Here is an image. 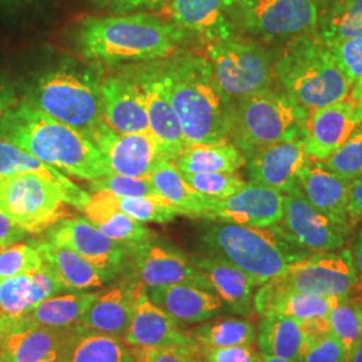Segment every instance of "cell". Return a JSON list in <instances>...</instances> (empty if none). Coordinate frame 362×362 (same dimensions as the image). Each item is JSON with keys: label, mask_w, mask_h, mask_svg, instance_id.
<instances>
[{"label": "cell", "mask_w": 362, "mask_h": 362, "mask_svg": "<svg viewBox=\"0 0 362 362\" xmlns=\"http://www.w3.org/2000/svg\"><path fill=\"white\" fill-rule=\"evenodd\" d=\"M172 161L182 173H235L246 165L247 158L233 143L223 141L185 146Z\"/></svg>", "instance_id": "836d02e7"}, {"label": "cell", "mask_w": 362, "mask_h": 362, "mask_svg": "<svg viewBox=\"0 0 362 362\" xmlns=\"http://www.w3.org/2000/svg\"><path fill=\"white\" fill-rule=\"evenodd\" d=\"M45 266L38 248L33 243H13L0 248V281L26 272H37Z\"/></svg>", "instance_id": "7bdbcfd3"}, {"label": "cell", "mask_w": 362, "mask_h": 362, "mask_svg": "<svg viewBox=\"0 0 362 362\" xmlns=\"http://www.w3.org/2000/svg\"><path fill=\"white\" fill-rule=\"evenodd\" d=\"M119 211L140 223L165 224L180 212L164 197H118Z\"/></svg>", "instance_id": "60d3db41"}, {"label": "cell", "mask_w": 362, "mask_h": 362, "mask_svg": "<svg viewBox=\"0 0 362 362\" xmlns=\"http://www.w3.org/2000/svg\"><path fill=\"white\" fill-rule=\"evenodd\" d=\"M356 303H357V308H358V313H360V320H361V326H362V296L358 298V299H356Z\"/></svg>", "instance_id": "94428289"}, {"label": "cell", "mask_w": 362, "mask_h": 362, "mask_svg": "<svg viewBox=\"0 0 362 362\" xmlns=\"http://www.w3.org/2000/svg\"><path fill=\"white\" fill-rule=\"evenodd\" d=\"M45 362H66V354L65 356H61V357H58V358H54V360H50V361Z\"/></svg>", "instance_id": "6125c7cd"}, {"label": "cell", "mask_w": 362, "mask_h": 362, "mask_svg": "<svg viewBox=\"0 0 362 362\" xmlns=\"http://www.w3.org/2000/svg\"><path fill=\"white\" fill-rule=\"evenodd\" d=\"M348 98L354 106L356 112L362 116V76L351 83Z\"/></svg>", "instance_id": "9f6ffc18"}, {"label": "cell", "mask_w": 362, "mask_h": 362, "mask_svg": "<svg viewBox=\"0 0 362 362\" xmlns=\"http://www.w3.org/2000/svg\"><path fill=\"white\" fill-rule=\"evenodd\" d=\"M309 113L276 86L233 101L228 140L243 155L303 139Z\"/></svg>", "instance_id": "8992f818"}, {"label": "cell", "mask_w": 362, "mask_h": 362, "mask_svg": "<svg viewBox=\"0 0 362 362\" xmlns=\"http://www.w3.org/2000/svg\"><path fill=\"white\" fill-rule=\"evenodd\" d=\"M78 326L52 329L19 318L0 329V362H45L65 356Z\"/></svg>", "instance_id": "e0dca14e"}, {"label": "cell", "mask_w": 362, "mask_h": 362, "mask_svg": "<svg viewBox=\"0 0 362 362\" xmlns=\"http://www.w3.org/2000/svg\"><path fill=\"white\" fill-rule=\"evenodd\" d=\"M28 233L0 209V248L23 240Z\"/></svg>", "instance_id": "816d5d0a"}, {"label": "cell", "mask_w": 362, "mask_h": 362, "mask_svg": "<svg viewBox=\"0 0 362 362\" xmlns=\"http://www.w3.org/2000/svg\"><path fill=\"white\" fill-rule=\"evenodd\" d=\"M127 252L132 258V274L144 288L185 285L215 293L207 276L194 267L189 257L156 235Z\"/></svg>", "instance_id": "7c38bea8"}, {"label": "cell", "mask_w": 362, "mask_h": 362, "mask_svg": "<svg viewBox=\"0 0 362 362\" xmlns=\"http://www.w3.org/2000/svg\"><path fill=\"white\" fill-rule=\"evenodd\" d=\"M326 321L330 333L336 337L350 356L362 341L361 320L356 299L350 297L334 299Z\"/></svg>", "instance_id": "f35d334b"}, {"label": "cell", "mask_w": 362, "mask_h": 362, "mask_svg": "<svg viewBox=\"0 0 362 362\" xmlns=\"http://www.w3.org/2000/svg\"><path fill=\"white\" fill-rule=\"evenodd\" d=\"M348 362H362V341L356 346V349L350 353Z\"/></svg>", "instance_id": "680465c9"}, {"label": "cell", "mask_w": 362, "mask_h": 362, "mask_svg": "<svg viewBox=\"0 0 362 362\" xmlns=\"http://www.w3.org/2000/svg\"><path fill=\"white\" fill-rule=\"evenodd\" d=\"M284 218V194L264 185L246 182L236 194L208 202L207 218L247 227H270Z\"/></svg>", "instance_id": "ac0fdd59"}, {"label": "cell", "mask_w": 362, "mask_h": 362, "mask_svg": "<svg viewBox=\"0 0 362 362\" xmlns=\"http://www.w3.org/2000/svg\"><path fill=\"white\" fill-rule=\"evenodd\" d=\"M100 101L103 121L112 129L151 134L143 93L125 67L100 77Z\"/></svg>", "instance_id": "d6986e66"}, {"label": "cell", "mask_w": 362, "mask_h": 362, "mask_svg": "<svg viewBox=\"0 0 362 362\" xmlns=\"http://www.w3.org/2000/svg\"><path fill=\"white\" fill-rule=\"evenodd\" d=\"M91 192L107 191L118 197H157V194L148 177H130L122 175H107L103 179L89 181Z\"/></svg>", "instance_id": "f6af8a7d"}, {"label": "cell", "mask_w": 362, "mask_h": 362, "mask_svg": "<svg viewBox=\"0 0 362 362\" xmlns=\"http://www.w3.org/2000/svg\"><path fill=\"white\" fill-rule=\"evenodd\" d=\"M272 281L286 290L336 299L349 298L360 282L349 248L310 254Z\"/></svg>", "instance_id": "8fae6325"}, {"label": "cell", "mask_w": 362, "mask_h": 362, "mask_svg": "<svg viewBox=\"0 0 362 362\" xmlns=\"http://www.w3.org/2000/svg\"><path fill=\"white\" fill-rule=\"evenodd\" d=\"M161 65L185 145L230 141L233 100L220 89L207 57L176 52Z\"/></svg>", "instance_id": "7a4b0ae2"}, {"label": "cell", "mask_w": 362, "mask_h": 362, "mask_svg": "<svg viewBox=\"0 0 362 362\" xmlns=\"http://www.w3.org/2000/svg\"><path fill=\"white\" fill-rule=\"evenodd\" d=\"M34 1H38V0H0V7H18V6H25Z\"/></svg>", "instance_id": "6f0895ef"}, {"label": "cell", "mask_w": 362, "mask_h": 362, "mask_svg": "<svg viewBox=\"0 0 362 362\" xmlns=\"http://www.w3.org/2000/svg\"><path fill=\"white\" fill-rule=\"evenodd\" d=\"M70 197L62 187L38 175L0 176V209L27 233H46L69 218Z\"/></svg>", "instance_id": "30bf717a"}, {"label": "cell", "mask_w": 362, "mask_h": 362, "mask_svg": "<svg viewBox=\"0 0 362 362\" xmlns=\"http://www.w3.org/2000/svg\"><path fill=\"white\" fill-rule=\"evenodd\" d=\"M148 179L156 192L176 208L180 215L207 218L209 197L197 194L191 188L172 160H160Z\"/></svg>", "instance_id": "1f68e13d"}, {"label": "cell", "mask_w": 362, "mask_h": 362, "mask_svg": "<svg viewBox=\"0 0 362 362\" xmlns=\"http://www.w3.org/2000/svg\"><path fill=\"white\" fill-rule=\"evenodd\" d=\"M187 38L167 19L145 13L90 16L76 30L81 55L109 66L167 59L179 52Z\"/></svg>", "instance_id": "6da1fadb"}, {"label": "cell", "mask_w": 362, "mask_h": 362, "mask_svg": "<svg viewBox=\"0 0 362 362\" xmlns=\"http://www.w3.org/2000/svg\"><path fill=\"white\" fill-rule=\"evenodd\" d=\"M349 354L332 333L311 339L300 356L299 362H348Z\"/></svg>", "instance_id": "7dc6e473"}, {"label": "cell", "mask_w": 362, "mask_h": 362, "mask_svg": "<svg viewBox=\"0 0 362 362\" xmlns=\"http://www.w3.org/2000/svg\"><path fill=\"white\" fill-rule=\"evenodd\" d=\"M348 218L351 227L362 220V175L350 182Z\"/></svg>", "instance_id": "f5cc1de1"}, {"label": "cell", "mask_w": 362, "mask_h": 362, "mask_svg": "<svg viewBox=\"0 0 362 362\" xmlns=\"http://www.w3.org/2000/svg\"><path fill=\"white\" fill-rule=\"evenodd\" d=\"M257 345L260 354L299 361L306 346L303 326L284 315H266L257 330Z\"/></svg>", "instance_id": "d6a6232c"}, {"label": "cell", "mask_w": 362, "mask_h": 362, "mask_svg": "<svg viewBox=\"0 0 362 362\" xmlns=\"http://www.w3.org/2000/svg\"><path fill=\"white\" fill-rule=\"evenodd\" d=\"M206 57L220 89L233 101L274 86L275 52L235 34L206 45Z\"/></svg>", "instance_id": "9c48e42d"}, {"label": "cell", "mask_w": 362, "mask_h": 362, "mask_svg": "<svg viewBox=\"0 0 362 362\" xmlns=\"http://www.w3.org/2000/svg\"><path fill=\"white\" fill-rule=\"evenodd\" d=\"M38 248L45 264L52 270L67 293L103 287L113 281L107 274L95 269L86 259L70 248L54 245L46 239L31 242Z\"/></svg>", "instance_id": "f546056e"}, {"label": "cell", "mask_w": 362, "mask_h": 362, "mask_svg": "<svg viewBox=\"0 0 362 362\" xmlns=\"http://www.w3.org/2000/svg\"><path fill=\"white\" fill-rule=\"evenodd\" d=\"M325 168L336 173L346 182L356 180L362 175V130L360 128L351 133L349 139L342 144L336 152L324 161H320Z\"/></svg>", "instance_id": "ab89813d"}, {"label": "cell", "mask_w": 362, "mask_h": 362, "mask_svg": "<svg viewBox=\"0 0 362 362\" xmlns=\"http://www.w3.org/2000/svg\"><path fill=\"white\" fill-rule=\"evenodd\" d=\"M202 350L203 360L206 362H258L260 356V353L254 349V345Z\"/></svg>", "instance_id": "681fc988"}, {"label": "cell", "mask_w": 362, "mask_h": 362, "mask_svg": "<svg viewBox=\"0 0 362 362\" xmlns=\"http://www.w3.org/2000/svg\"><path fill=\"white\" fill-rule=\"evenodd\" d=\"M141 288L143 286L130 272L119 284L100 293L81 317L79 325L122 339L129 329L136 297Z\"/></svg>", "instance_id": "d4e9b609"}, {"label": "cell", "mask_w": 362, "mask_h": 362, "mask_svg": "<svg viewBox=\"0 0 362 362\" xmlns=\"http://www.w3.org/2000/svg\"><path fill=\"white\" fill-rule=\"evenodd\" d=\"M362 122L349 98L311 112L305 127L303 149L309 161H324L345 143Z\"/></svg>", "instance_id": "44dd1931"}, {"label": "cell", "mask_w": 362, "mask_h": 362, "mask_svg": "<svg viewBox=\"0 0 362 362\" xmlns=\"http://www.w3.org/2000/svg\"><path fill=\"white\" fill-rule=\"evenodd\" d=\"M272 71L276 88L309 115L345 100L351 88L329 46L314 34L284 45Z\"/></svg>", "instance_id": "277c9868"}, {"label": "cell", "mask_w": 362, "mask_h": 362, "mask_svg": "<svg viewBox=\"0 0 362 362\" xmlns=\"http://www.w3.org/2000/svg\"><path fill=\"white\" fill-rule=\"evenodd\" d=\"M145 291L155 305L179 324H204L216 318L224 309L215 293L194 286H160Z\"/></svg>", "instance_id": "83f0119b"}, {"label": "cell", "mask_w": 362, "mask_h": 362, "mask_svg": "<svg viewBox=\"0 0 362 362\" xmlns=\"http://www.w3.org/2000/svg\"><path fill=\"white\" fill-rule=\"evenodd\" d=\"M327 45V43H326ZM350 85L362 76V35L327 45Z\"/></svg>", "instance_id": "bcb514c9"}, {"label": "cell", "mask_w": 362, "mask_h": 362, "mask_svg": "<svg viewBox=\"0 0 362 362\" xmlns=\"http://www.w3.org/2000/svg\"><path fill=\"white\" fill-rule=\"evenodd\" d=\"M85 137L104 156L112 173L148 177L157 163L165 158L151 134H122L107 127L101 119Z\"/></svg>", "instance_id": "5bb4252c"}, {"label": "cell", "mask_w": 362, "mask_h": 362, "mask_svg": "<svg viewBox=\"0 0 362 362\" xmlns=\"http://www.w3.org/2000/svg\"><path fill=\"white\" fill-rule=\"evenodd\" d=\"M0 137L76 179L93 181L112 175L104 156L82 133L25 100L0 119Z\"/></svg>", "instance_id": "3957f363"}, {"label": "cell", "mask_w": 362, "mask_h": 362, "mask_svg": "<svg viewBox=\"0 0 362 362\" xmlns=\"http://www.w3.org/2000/svg\"><path fill=\"white\" fill-rule=\"evenodd\" d=\"M188 333L202 349L254 345L257 341L255 325L243 318H220L208 321Z\"/></svg>", "instance_id": "74e56055"}, {"label": "cell", "mask_w": 362, "mask_h": 362, "mask_svg": "<svg viewBox=\"0 0 362 362\" xmlns=\"http://www.w3.org/2000/svg\"><path fill=\"white\" fill-rule=\"evenodd\" d=\"M192 264L211 282L223 306L236 315L250 317L254 310V281L233 263L214 254L189 257Z\"/></svg>", "instance_id": "484cf974"}, {"label": "cell", "mask_w": 362, "mask_h": 362, "mask_svg": "<svg viewBox=\"0 0 362 362\" xmlns=\"http://www.w3.org/2000/svg\"><path fill=\"white\" fill-rule=\"evenodd\" d=\"M303 139L275 144L247 158L250 182L264 185L282 194L299 187L298 172L308 163Z\"/></svg>", "instance_id": "603a6c76"}, {"label": "cell", "mask_w": 362, "mask_h": 362, "mask_svg": "<svg viewBox=\"0 0 362 362\" xmlns=\"http://www.w3.org/2000/svg\"><path fill=\"white\" fill-rule=\"evenodd\" d=\"M43 239L73 250L113 279L125 269L127 248L100 231L88 218L61 220L46 231Z\"/></svg>", "instance_id": "2e32d148"}, {"label": "cell", "mask_w": 362, "mask_h": 362, "mask_svg": "<svg viewBox=\"0 0 362 362\" xmlns=\"http://www.w3.org/2000/svg\"><path fill=\"white\" fill-rule=\"evenodd\" d=\"M25 101L83 136L103 119L100 77L93 70L69 65L46 70L31 82Z\"/></svg>", "instance_id": "52a82bcc"}, {"label": "cell", "mask_w": 362, "mask_h": 362, "mask_svg": "<svg viewBox=\"0 0 362 362\" xmlns=\"http://www.w3.org/2000/svg\"><path fill=\"white\" fill-rule=\"evenodd\" d=\"M18 104L19 100L16 97L13 82L8 78L0 76V119Z\"/></svg>", "instance_id": "db71d44e"}, {"label": "cell", "mask_w": 362, "mask_h": 362, "mask_svg": "<svg viewBox=\"0 0 362 362\" xmlns=\"http://www.w3.org/2000/svg\"><path fill=\"white\" fill-rule=\"evenodd\" d=\"M100 293L73 291L47 298L22 317L27 324L52 329H67L79 324L81 317L90 308Z\"/></svg>", "instance_id": "e575fe53"}, {"label": "cell", "mask_w": 362, "mask_h": 362, "mask_svg": "<svg viewBox=\"0 0 362 362\" xmlns=\"http://www.w3.org/2000/svg\"><path fill=\"white\" fill-rule=\"evenodd\" d=\"M202 243L208 254L226 259L246 272L257 287L310 255L279 223L270 227H247L221 221L208 226Z\"/></svg>", "instance_id": "5b68a950"}, {"label": "cell", "mask_w": 362, "mask_h": 362, "mask_svg": "<svg viewBox=\"0 0 362 362\" xmlns=\"http://www.w3.org/2000/svg\"><path fill=\"white\" fill-rule=\"evenodd\" d=\"M101 8L116 13H130L143 8H156L164 6L167 0H94Z\"/></svg>", "instance_id": "f907efd6"}, {"label": "cell", "mask_w": 362, "mask_h": 362, "mask_svg": "<svg viewBox=\"0 0 362 362\" xmlns=\"http://www.w3.org/2000/svg\"><path fill=\"white\" fill-rule=\"evenodd\" d=\"M67 293L45 264L40 270L0 281V329L25 317L47 298Z\"/></svg>", "instance_id": "cb8c5ba5"}, {"label": "cell", "mask_w": 362, "mask_h": 362, "mask_svg": "<svg viewBox=\"0 0 362 362\" xmlns=\"http://www.w3.org/2000/svg\"><path fill=\"white\" fill-rule=\"evenodd\" d=\"M258 362H299V361H293V360H284V358H276V357H270V356H264V354H260V356H259Z\"/></svg>", "instance_id": "91938a15"}, {"label": "cell", "mask_w": 362, "mask_h": 362, "mask_svg": "<svg viewBox=\"0 0 362 362\" xmlns=\"http://www.w3.org/2000/svg\"><path fill=\"white\" fill-rule=\"evenodd\" d=\"M136 79L144 95L149 133L161 153L173 160L187 146L179 118L169 98L161 59L125 67Z\"/></svg>", "instance_id": "4fadbf2b"}, {"label": "cell", "mask_w": 362, "mask_h": 362, "mask_svg": "<svg viewBox=\"0 0 362 362\" xmlns=\"http://www.w3.org/2000/svg\"><path fill=\"white\" fill-rule=\"evenodd\" d=\"M314 35L327 45L362 35V0H325Z\"/></svg>", "instance_id": "8d00e7d4"}, {"label": "cell", "mask_w": 362, "mask_h": 362, "mask_svg": "<svg viewBox=\"0 0 362 362\" xmlns=\"http://www.w3.org/2000/svg\"><path fill=\"white\" fill-rule=\"evenodd\" d=\"M94 226L106 236H109L112 240L122 245L127 250L145 243L155 236V233L145 227L143 223L132 219L119 209L107 219Z\"/></svg>", "instance_id": "b9f144b4"}, {"label": "cell", "mask_w": 362, "mask_h": 362, "mask_svg": "<svg viewBox=\"0 0 362 362\" xmlns=\"http://www.w3.org/2000/svg\"><path fill=\"white\" fill-rule=\"evenodd\" d=\"M66 362H137L129 346L118 337L78 326Z\"/></svg>", "instance_id": "d590c367"}, {"label": "cell", "mask_w": 362, "mask_h": 362, "mask_svg": "<svg viewBox=\"0 0 362 362\" xmlns=\"http://www.w3.org/2000/svg\"><path fill=\"white\" fill-rule=\"evenodd\" d=\"M182 176L197 194L207 196L211 199H226L231 194H236L246 185V181L239 175H236V172L182 173Z\"/></svg>", "instance_id": "ee69618b"}, {"label": "cell", "mask_w": 362, "mask_h": 362, "mask_svg": "<svg viewBox=\"0 0 362 362\" xmlns=\"http://www.w3.org/2000/svg\"><path fill=\"white\" fill-rule=\"evenodd\" d=\"M137 362H206L202 349H180V348H157L140 349L132 348Z\"/></svg>", "instance_id": "c3c4849f"}, {"label": "cell", "mask_w": 362, "mask_h": 362, "mask_svg": "<svg viewBox=\"0 0 362 362\" xmlns=\"http://www.w3.org/2000/svg\"><path fill=\"white\" fill-rule=\"evenodd\" d=\"M235 0H167L164 19L207 45L238 34L231 19Z\"/></svg>", "instance_id": "7402d4cb"}, {"label": "cell", "mask_w": 362, "mask_h": 362, "mask_svg": "<svg viewBox=\"0 0 362 362\" xmlns=\"http://www.w3.org/2000/svg\"><path fill=\"white\" fill-rule=\"evenodd\" d=\"M281 227L299 246L310 254L332 252L344 248L351 230L337 224L311 206L300 191L284 194V218Z\"/></svg>", "instance_id": "9a60e30c"}, {"label": "cell", "mask_w": 362, "mask_h": 362, "mask_svg": "<svg viewBox=\"0 0 362 362\" xmlns=\"http://www.w3.org/2000/svg\"><path fill=\"white\" fill-rule=\"evenodd\" d=\"M122 339L130 348L140 349H202L181 324L151 300L144 287L136 297L129 329Z\"/></svg>", "instance_id": "ffe728a7"}, {"label": "cell", "mask_w": 362, "mask_h": 362, "mask_svg": "<svg viewBox=\"0 0 362 362\" xmlns=\"http://www.w3.org/2000/svg\"><path fill=\"white\" fill-rule=\"evenodd\" d=\"M325 0H322V3H324Z\"/></svg>", "instance_id": "e7e4bbea"}, {"label": "cell", "mask_w": 362, "mask_h": 362, "mask_svg": "<svg viewBox=\"0 0 362 362\" xmlns=\"http://www.w3.org/2000/svg\"><path fill=\"white\" fill-rule=\"evenodd\" d=\"M351 258H353V264L357 272L358 281L362 282V230L356 236L353 246H351Z\"/></svg>", "instance_id": "11a10c76"}, {"label": "cell", "mask_w": 362, "mask_h": 362, "mask_svg": "<svg viewBox=\"0 0 362 362\" xmlns=\"http://www.w3.org/2000/svg\"><path fill=\"white\" fill-rule=\"evenodd\" d=\"M357 128H360V129L362 130V122L360 124V125H358V127H357Z\"/></svg>", "instance_id": "be15d7a7"}, {"label": "cell", "mask_w": 362, "mask_h": 362, "mask_svg": "<svg viewBox=\"0 0 362 362\" xmlns=\"http://www.w3.org/2000/svg\"><path fill=\"white\" fill-rule=\"evenodd\" d=\"M38 175L46 180L52 181L62 187L70 197V206L82 209L86 206L90 194L82 191L78 185L69 180L65 175L47 164L42 163L37 157L30 155L19 146L0 137V176L11 175Z\"/></svg>", "instance_id": "4dcf8cb0"}, {"label": "cell", "mask_w": 362, "mask_h": 362, "mask_svg": "<svg viewBox=\"0 0 362 362\" xmlns=\"http://www.w3.org/2000/svg\"><path fill=\"white\" fill-rule=\"evenodd\" d=\"M336 298L286 290L272 281L260 286L254 296V310L260 317L284 315L298 322L324 320Z\"/></svg>", "instance_id": "f1b7e54d"}, {"label": "cell", "mask_w": 362, "mask_h": 362, "mask_svg": "<svg viewBox=\"0 0 362 362\" xmlns=\"http://www.w3.org/2000/svg\"><path fill=\"white\" fill-rule=\"evenodd\" d=\"M298 182L313 207L351 230L348 218L349 182L325 168L320 161H308L298 172Z\"/></svg>", "instance_id": "4316f807"}, {"label": "cell", "mask_w": 362, "mask_h": 362, "mask_svg": "<svg viewBox=\"0 0 362 362\" xmlns=\"http://www.w3.org/2000/svg\"><path fill=\"white\" fill-rule=\"evenodd\" d=\"M321 8L322 0H235L231 19L240 35L286 45L315 33Z\"/></svg>", "instance_id": "ba28073f"}]
</instances>
